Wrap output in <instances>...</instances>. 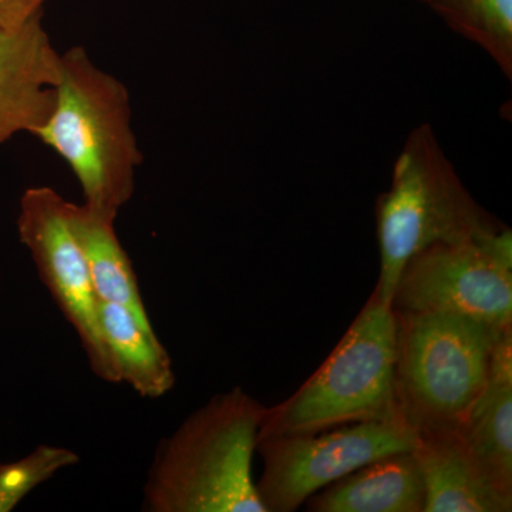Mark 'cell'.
<instances>
[{
    "label": "cell",
    "instance_id": "6da1fadb",
    "mask_svg": "<svg viewBox=\"0 0 512 512\" xmlns=\"http://www.w3.org/2000/svg\"><path fill=\"white\" fill-rule=\"evenodd\" d=\"M265 409L234 387L192 412L158 444L144 484V510L266 512L252 476Z\"/></svg>",
    "mask_w": 512,
    "mask_h": 512
},
{
    "label": "cell",
    "instance_id": "7a4b0ae2",
    "mask_svg": "<svg viewBox=\"0 0 512 512\" xmlns=\"http://www.w3.org/2000/svg\"><path fill=\"white\" fill-rule=\"evenodd\" d=\"M126 84L104 72L84 47L60 55V77L49 117L33 131L66 161L93 210L119 215L136 190L143 163Z\"/></svg>",
    "mask_w": 512,
    "mask_h": 512
},
{
    "label": "cell",
    "instance_id": "3957f363",
    "mask_svg": "<svg viewBox=\"0 0 512 512\" xmlns=\"http://www.w3.org/2000/svg\"><path fill=\"white\" fill-rule=\"evenodd\" d=\"M394 360L396 319L375 291L323 365L285 402L266 407L258 440L402 419Z\"/></svg>",
    "mask_w": 512,
    "mask_h": 512
},
{
    "label": "cell",
    "instance_id": "277c9868",
    "mask_svg": "<svg viewBox=\"0 0 512 512\" xmlns=\"http://www.w3.org/2000/svg\"><path fill=\"white\" fill-rule=\"evenodd\" d=\"M394 312V390L416 434L454 430L490 375L505 330L454 313Z\"/></svg>",
    "mask_w": 512,
    "mask_h": 512
},
{
    "label": "cell",
    "instance_id": "5b68a950",
    "mask_svg": "<svg viewBox=\"0 0 512 512\" xmlns=\"http://www.w3.org/2000/svg\"><path fill=\"white\" fill-rule=\"evenodd\" d=\"M392 309L454 313L511 328V232L488 229L413 256L394 288Z\"/></svg>",
    "mask_w": 512,
    "mask_h": 512
},
{
    "label": "cell",
    "instance_id": "8992f818",
    "mask_svg": "<svg viewBox=\"0 0 512 512\" xmlns=\"http://www.w3.org/2000/svg\"><path fill=\"white\" fill-rule=\"evenodd\" d=\"M377 227L380 275L375 291L390 306L399 276L413 256L494 229L463 188L416 148L397 161L392 188L380 200Z\"/></svg>",
    "mask_w": 512,
    "mask_h": 512
},
{
    "label": "cell",
    "instance_id": "52a82bcc",
    "mask_svg": "<svg viewBox=\"0 0 512 512\" xmlns=\"http://www.w3.org/2000/svg\"><path fill=\"white\" fill-rule=\"evenodd\" d=\"M417 434L402 419L365 421L298 436L258 440L264 470L256 481L266 512H293L322 488L390 454L413 450Z\"/></svg>",
    "mask_w": 512,
    "mask_h": 512
},
{
    "label": "cell",
    "instance_id": "ba28073f",
    "mask_svg": "<svg viewBox=\"0 0 512 512\" xmlns=\"http://www.w3.org/2000/svg\"><path fill=\"white\" fill-rule=\"evenodd\" d=\"M66 205L53 188H28L20 198V242L29 249L40 281L76 332L94 375L119 384L101 335L99 299L82 248L67 222Z\"/></svg>",
    "mask_w": 512,
    "mask_h": 512
},
{
    "label": "cell",
    "instance_id": "9c48e42d",
    "mask_svg": "<svg viewBox=\"0 0 512 512\" xmlns=\"http://www.w3.org/2000/svg\"><path fill=\"white\" fill-rule=\"evenodd\" d=\"M60 77V53L42 13L16 30L0 29V146L32 134L49 117Z\"/></svg>",
    "mask_w": 512,
    "mask_h": 512
},
{
    "label": "cell",
    "instance_id": "30bf717a",
    "mask_svg": "<svg viewBox=\"0 0 512 512\" xmlns=\"http://www.w3.org/2000/svg\"><path fill=\"white\" fill-rule=\"evenodd\" d=\"M412 451L426 490L424 512L512 511V495L490 480L457 429L417 434Z\"/></svg>",
    "mask_w": 512,
    "mask_h": 512
},
{
    "label": "cell",
    "instance_id": "8fae6325",
    "mask_svg": "<svg viewBox=\"0 0 512 512\" xmlns=\"http://www.w3.org/2000/svg\"><path fill=\"white\" fill-rule=\"evenodd\" d=\"M457 431L490 480L512 495V328L498 340L487 383Z\"/></svg>",
    "mask_w": 512,
    "mask_h": 512
},
{
    "label": "cell",
    "instance_id": "7c38bea8",
    "mask_svg": "<svg viewBox=\"0 0 512 512\" xmlns=\"http://www.w3.org/2000/svg\"><path fill=\"white\" fill-rule=\"evenodd\" d=\"M426 490L413 451L357 468L306 500L313 512H424Z\"/></svg>",
    "mask_w": 512,
    "mask_h": 512
},
{
    "label": "cell",
    "instance_id": "4fadbf2b",
    "mask_svg": "<svg viewBox=\"0 0 512 512\" xmlns=\"http://www.w3.org/2000/svg\"><path fill=\"white\" fill-rule=\"evenodd\" d=\"M67 222L82 248L99 302L127 309L148 330H154L141 296L133 262L116 232L117 215L67 201Z\"/></svg>",
    "mask_w": 512,
    "mask_h": 512
},
{
    "label": "cell",
    "instance_id": "5bb4252c",
    "mask_svg": "<svg viewBox=\"0 0 512 512\" xmlns=\"http://www.w3.org/2000/svg\"><path fill=\"white\" fill-rule=\"evenodd\" d=\"M104 345L119 383H126L144 399H160L175 386L173 362L158 338L127 309L99 302Z\"/></svg>",
    "mask_w": 512,
    "mask_h": 512
},
{
    "label": "cell",
    "instance_id": "9a60e30c",
    "mask_svg": "<svg viewBox=\"0 0 512 512\" xmlns=\"http://www.w3.org/2000/svg\"><path fill=\"white\" fill-rule=\"evenodd\" d=\"M79 463V454L70 448L49 444L12 463H0V512L15 510L35 488Z\"/></svg>",
    "mask_w": 512,
    "mask_h": 512
},
{
    "label": "cell",
    "instance_id": "2e32d148",
    "mask_svg": "<svg viewBox=\"0 0 512 512\" xmlns=\"http://www.w3.org/2000/svg\"><path fill=\"white\" fill-rule=\"evenodd\" d=\"M488 32L504 40L512 36V0H461Z\"/></svg>",
    "mask_w": 512,
    "mask_h": 512
},
{
    "label": "cell",
    "instance_id": "e0dca14e",
    "mask_svg": "<svg viewBox=\"0 0 512 512\" xmlns=\"http://www.w3.org/2000/svg\"><path fill=\"white\" fill-rule=\"evenodd\" d=\"M45 0H0V29L16 30L42 13Z\"/></svg>",
    "mask_w": 512,
    "mask_h": 512
}]
</instances>
